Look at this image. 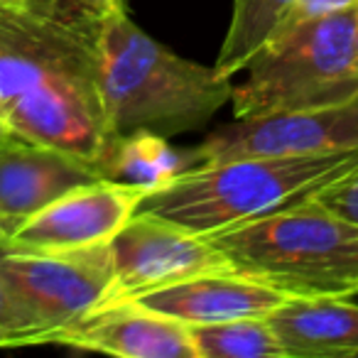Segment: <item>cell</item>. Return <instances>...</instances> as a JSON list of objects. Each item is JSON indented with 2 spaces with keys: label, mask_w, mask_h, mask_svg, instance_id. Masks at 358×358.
Masks as SVG:
<instances>
[{
  "label": "cell",
  "mask_w": 358,
  "mask_h": 358,
  "mask_svg": "<svg viewBox=\"0 0 358 358\" xmlns=\"http://www.w3.org/2000/svg\"><path fill=\"white\" fill-rule=\"evenodd\" d=\"M351 8H358V0H294L292 8H289L287 15L282 17V22L278 25V30L273 32L270 40L294 30V27L302 25V22L319 20V17H327V15H336V13L351 10Z\"/></svg>",
  "instance_id": "cell-18"
},
{
  "label": "cell",
  "mask_w": 358,
  "mask_h": 358,
  "mask_svg": "<svg viewBox=\"0 0 358 358\" xmlns=\"http://www.w3.org/2000/svg\"><path fill=\"white\" fill-rule=\"evenodd\" d=\"M99 179L103 174L96 164L10 135L0 143V231L8 238L17 226L71 189Z\"/></svg>",
  "instance_id": "cell-12"
},
{
  "label": "cell",
  "mask_w": 358,
  "mask_h": 358,
  "mask_svg": "<svg viewBox=\"0 0 358 358\" xmlns=\"http://www.w3.org/2000/svg\"><path fill=\"white\" fill-rule=\"evenodd\" d=\"M101 15L74 0H0V113L20 96L69 76H99Z\"/></svg>",
  "instance_id": "cell-5"
},
{
  "label": "cell",
  "mask_w": 358,
  "mask_h": 358,
  "mask_svg": "<svg viewBox=\"0 0 358 358\" xmlns=\"http://www.w3.org/2000/svg\"><path fill=\"white\" fill-rule=\"evenodd\" d=\"M108 245L113 263L108 299H133L194 275L231 268L211 236L143 211H135Z\"/></svg>",
  "instance_id": "cell-7"
},
{
  "label": "cell",
  "mask_w": 358,
  "mask_h": 358,
  "mask_svg": "<svg viewBox=\"0 0 358 358\" xmlns=\"http://www.w3.org/2000/svg\"><path fill=\"white\" fill-rule=\"evenodd\" d=\"M287 297L282 289L229 268L194 275L133 299L187 327H196L243 317H268Z\"/></svg>",
  "instance_id": "cell-13"
},
{
  "label": "cell",
  "mask_w": 358,
  "mask_h": 358,
  "mask_svg": "<svg viewBox=\"0 0 358 358\" xmlns=\"http://www.w3.org/2000/svg\"><path fill=\"white\" fill-rule=\"evenodd\" d=\"M353 62H356V71H358V10H356V25H353Z\"/></svg>",
  "instance_id": "cell-23"
},
{
  "label": "cell",
  "mask_w": 358,
  "mask_h": 358,
  "mask_svg": "<svg viewBox=\"0 0 358 358\" xmlns=\"http://www.w3.org/2000/svg\"><path fill=\"white\" fill-rule=\"evenodd\" d=\"M3 238H6V236H3V231H0V243H3Z\"/></svg>",
  "instance_id": "cell-25"
},
{
  "label": "cell",
  "mask_w": 358,
  "mask_h": 358,
  "mask_svg": "<svg viewBox=\"0 0 358 358\" xmlns=\"http://www.w3.org/2000/svg\"><path fill=\"white\" fill-rule=\"evenodd\" d=\"M358 167V145L334 152L258 155L206 162L143 196L138 211L211 236L307 199Z\"/></svg>",
  "instance_id": "cell-2"
},
{
  "label": "cell",
  "mask_w": 358,
  "mask_h": 358,
  "mask_svg": "<svg viewBox=\"0 0 358 358\" xmlns=\"http://www.w3.org/2000/svg\"><path fill=\"white\" fill-rule=\"evenodd\" d=\"M292 3L294 0H234L231 27L226 32L214 69L229 79L243 71L250 59L270 42Z\"/></svg>",
  "instance_id": "cell-16"
},
{
  "label": "cell",
  "mask_w": 358,
  "mask_h": 358,
  "mask_svg": "<svg viewBox=\"0 0 358 358\" xmlns=\"http://www.w3.org/2000/svg\"><path fill=\"white\" fill-rule=\"evenodd\" d=\"M99 84L113 135L192 133L231 103L234 94L229 76L169 52L140 30L123 6L101 17Z\"/></svg>",
  "instance_id": "cell-1"
},
{
  "label": "cell",
  "mask_w": 358,
  "mask_h": 358,
  "mask_svg": "<svg viewBox=\"0 0 358 358\" xmlns=\"http://www.w3.org/2000/svg\"><path fill=\"white\" fill-rule=\"evenodd\" d=\"M3 3H15V6H47L55 0H3Z\"/></svg>",
  "instance_id": "cell-22"
},
{
  "label": "cell",
  "mask_w": 358,
  "mask_h": 358,
  "mask_svg": "<svg viewBox=\"0 0 358 358\" xmlns=\"http://www.w3.org/2000/svg\"><path fill=\"white\" fill-rule=\"evenodd\" d=\"M143 187L99 179L76 187L20 224L3 245L13 250H76L110 243L138 211Z\"/></svg>",
  "instance_id": "cell-10"
},
{
  "label": "cell",
  "mask_w": 358,
  "mask_h": 358,
  "mask_svg": "<svg viewBox=\"0 0 358 358\" xmlns=\"http://www.w3.org/2000/svg\"><path fill=\"white\" fill-rule=\"evenodd\" d=\"M22 334H25V317H22L6 278L0 273V348L20 346Z\"/></svg>",
  "instance_id": "cell-20"
},
{
  "label": "cell",
  "mask_w": 358,
  "mask_h": 358,
  "mask_svg": "<svg viewBox=\"0 0 358 358\" xmlns=\"http://www.w3.org/2000/svg\"><path fill=\"white\" fill-rule=\"evenodd\" d=\"M356 10L302 22L270 40L243 69V84L234 86L236 118L319 108L358 96L353 62Z\"/></svg>",
  "instance_id": "cell-4"
},
{
  "label": "cell",
  "mask_w": 358,
  "mask_h": 358,
  "mask_svg": "<svg viewBox=\"0 0 358 358\" xmlns=\"http://www.w3.org/2000/svg\"><path fill=\"white\" fill-rule=\"evenodd\" d=\"M199 358H287L268 317L189 327Z\"/></svg>",
  "instance_id": "cell-17"
},
{
  "label": "cell",
  "mask_w": 358,
  "mask_h": 358,
  "mask_svg": "<svg viewBox=\"0 0 358 358\" xmlns=\"http://www.w3.org/2000/svg\"><path fill=\"white\" fill-rule=\"evenodd\" d=\"M358 145V96L343 103L236 118L194 148L199 164L258 155L334 152Z\"/></svg>",
  "instance_id": "cell-8"
},
{
  "label": "cell",
  "mask_w": 358,
  "mask_h": 358,
  "mask_svg": "<svg viewBox=\"0 0 358 358\" xmlns=\"http://www.w3.org/2000/svg\"><path fill=\"white\" fill-rule=\"evenodd\" d=\"M317 196L322 204H327L331 211H336L338 216L348 221V224L358 226V167L351 169L346 177L336 179L329 187H324L322 192H317Z\"/></svg>",
  "instance_id": "cell-19"
},
{
  "label": "cell",
  "mask_w": 358,
  "mask_h": 358,
  "mask_svg": "<svg viewBox=\"0 0 358 358\" xmlns=\"http://www.w3.org/2000/svg\"><path fill=\"white\" fill-rule=\"evenodd\" d=\"M42 343L118 358H199L189 327L138 299H108L50 331Z\"/></svg>",
  "instance_id": "cell-11"
},
{
  "label": "cell",
  "mask_w": 358,
  "mask_h": 358,
  "mask_svg": "<svg viewBox=\"0 0 358 358\" xmlns=\"http://www.w3.org/2000/svg\"><path fill=\"white\" fill-rule=\"evenodd\" d=\"M231 268L289 297L358 294V226L317 196L211 234Z\"/></svg>",
  "instance_id": "cell-3"
},
{
  "label": "cell",
  "mask_w": 358,
  "mask_h": 358,
  "mask_svg": "<svg viewBox=\"0 0 358 358\" xmlns=\"http://www.w3.org/2000/svg\"><path fill=\"white\" fill-rule=\"evenodd\" d=\"M0 273L25 317L20 346H40L50 331L103 304L113 287L108 243L76 250H13L0 243Z\"/></svg>",
  "instance_id": "cell-6"
},
{
  "label": "cell",
  "mask_w": 358,
  "mask_h": 358,
  "mask_svg": "<svg viewBox=\"0 0 358 358\" xmlns=\"http://www.w3.org/2000/svg\"><path fill=\"white\" fill-rule=\"evenodd\" d=\"M167 140L150 130L113 135L99 162L101 174L103 179L143 187L150 194L167 187L179 174L199 167L194 150H177Z\"/></svg>",
  "instance_id": "cell-15"
},
{
  "label": "cell",
  "mask_w": 358,
  "mask_h": 358,
  "mask_svg": "<svg viewBox=\"0 0 358 358\" xmlns=\"http://www.w3.org/2000/svg\"><path fill=\"white\" fill-rule=\"evenodd\" d=\"M10 135H13V133H10V128L6 125V120L0 118V143H3V140H8Z\"/></svg>",
  "instance_id": "cell-24"
},
{
  "label": "cell",
  "mask_w": 358,
  "mask_h": 358,
  "mask_svg": "<svg viewBox=\"0 0 358 358\" xmlns=\"http://www.w3.org/2000/svg\"><path fill=\"white\" fill-rule=\"evenodd\" d=\"M0 118L6 120L13 135L50 145L96 167L113 138L99 76L52 81L13 101Z\"/></svg>",
  "instance_id": "cell-9"
},
{
  "label": "cell",
  "mask_w": 358,
  "mask_h": 358,
  "mask_svg": "<svg viewBox=\"0 0 358 358\" xmlns=\"http://www.w3.org/2000/svg\"><path fill=\"white\" fill-rule=\"evenodd\" d=\"M268 319L287 358L358 356V304L348 297H287Z\"/></svg>",
  "instance_id": "cell-14"
},
{
  "label": "cell",
  "mask_w": 358,
  "mask_h": 358,
  "mask_svg": "<svg viewBox=\"0 0 358 358\" xmlns=\"http://www.w3.org/2000/svg\"><path fill=\"white\" fill-rule=\"evenodd\" d=\"M74 3H79V6H84L86 10L96 13V15H101V17L123 6V0H74Z\"/></svg>",
  "instance_id": "cell-21"
}]
</instances>
